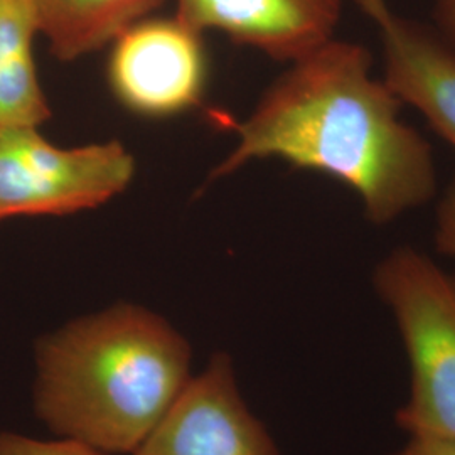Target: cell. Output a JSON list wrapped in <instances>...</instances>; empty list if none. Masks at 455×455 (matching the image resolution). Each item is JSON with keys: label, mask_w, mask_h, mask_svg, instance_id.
Returning a JSON list of instances; mask_svg holds the SVG:
<instances>
[{"label": "cell", "mask_w": 455, "mask_h": 455, "mask_svg": "<svg viewBox=\"0 0 455 455\" xmlns=\"http://www.w3.org/2000/svg\"><path fill=\"white\" fill-rule=\"evenodd\" d=\"M402 101L371 75L370 51L331 39L291 63L238 124V142L212 178L260 159L327 174L358 195L366 218L388 225L437 189L432 147L400 118Z\"/></svg>", "instance_id": "1"}, {"label": "cell", "mask_w": 455, "mask_h": 455, "mask_svg": "<svg viewBox=\"0 0 455 455\" xmlns=\"http://www.w3.org/2000/svg\"><path fill=\"white\" fill-rule=\"evenodd\" d=\"M34 411L49 430L133 454L193 378L191 346L163 315L120 302L36 346Z\"/></svg>", "instance_id": "2"}, {"label": "cell", "mask_w": 455, "mask_h": 455, "mask_svg": "<svg viewBox=\"0 0 455 455\" xmlns=\"http://www.w3.org/2000/svg\"><path fill=\"white\" fill-rule=\"evenodd\" d=\"M374 289L407 349L410 395L396 423L410 435L455 439V280L400 246L378 263Z\"/></svg>", "instance_id": "3"}, {"label": "cell", "mask_w": 455, "mask_h": 455, "mask_svg": "<svg viewBox=\"0 0 455 455\" xmlns=\"http://www.w3.org/2000/svg\"><path fill=\"white\" fill-rule=\"evenodd\" d=\"M135 159L118 140L60 147L39 127H0V221L95 210L127 191Z\"/></svg>", "instance_id": "4"}, {"label": "cell", "mask_w": 455, "mask_h": 455, "mask_svg": "<svg viewBox=\"0 0 455 455\" xmlns=\"http://www.w3.org/2000/svg\"><path fill=\"white\" fill-rule=\"evenodd\" d=\"M107 75L115 98L132 114H184L199 105L206 86L203 33L176 14L144 17L112 41Z\"/></svg>", "instance_id": "5"}, {"label": "cell", "mask_w": 455, "mask_h": 455, "mask_svg": "<svg viewBox=\"0 0 455 455\" xmlns=\"http://www.w3.org/2000/svg\"><path fill=\"white\" fill-rule=\"evenodd\" d=\"M132 455H278V449L246 407L233 361L216 353Z\"/></svg>", "instance_id": "6"}, {"label": "cell", "mask_w": 455, "mask_h": 455, "mask_svg": "<svg viewBox=\"0 0 455 455\" xmlns=\"http://www.w3.org/2000/svg\"><path fill=\"white\" fill-rule=\"evenodd\" d=\"M176 16L199 33L220 31L233 43L293 63L331 39L344 0H174Z\"/></svg>", "instance_id": "7"}, {"label": "cell", "mask_w": 455, "mask_h": 455, "mask_svg": "<svg viewBox=\"0 0 455 455\" xmlns=\"http://www.w3.org/2000/svg\"><path fill=\"white\" fill-rule=\"evenodd\" d=\"M373 20L383 49V82L417 108L455 150V48L437 31L400 16L388 0H356Z\"/></svg>", "instance_id": "8"}, {"label": "cell", "mask_w": 455, "mask_h": 455, "mask_svg": "<svg viewBox=\"0 0 455 455\" xmlns=\"http://www.w3.org/2000/svg\"><path fill=\"white\" fill-rule=\"evenodd\" d=\"M39 36L60 61H76L105 46L165 0H26Z\"/></svg>", "instance_id": "9"}, {"label": "cell", "mask_w": 455, "mask_h": 455, "mask_svg": "<svg viewBox=\"0 0 455 455\" xmlns=\"http://www.w3.org/2000/svg\"><path fill=\"white\" fill-rule=\"evenodd\" d=\"M37 36L26 0H0V127H41L52 115L34 58Z\"/></svg>", "instance_id": "10"}, {"label": "cell", "mask_w": 455, "mask_h": 455, "mask_svg": "<svg viewBox=\"0 0 455 455\" xmlns=\"http://www.w3.org/2000/svg\"><path fill=\"white\" fill-rule=\"evenodd\" d=\"M0 455H110L76 440L58 442L31 439L12 432H0Z\"/></svg>", "instance_id": "11"}, {"label": "cell", "mask_w": 455, "mask_h": 455, "mask_svg": "<svg viewBox=\"0 0 455 455\" xmlns=\"http://www.w3.org/2000/svg\"><path fill=\"white\" fill-rule=\"evenodd\" d=\"M435 243L440 253L455 260V178L440 199Z\"/></svg>", "instance_id": "12"}, {"label": "cell", "mask_w": 455, "mask_h": 455, "mask_svg": "<svg viewBox=\"0 0 455 455\" xmlns=\"http://www.w3.org/2000/svg\"><path fill=\"white\" fill-rule=\"evenodd\" d=\"M395 455H455V439L410 435L407 445Z\"/></svg>", "instance_id": "13"}, {"label": "cell", "mask_w": 455, "mask_h": 455, "mask_svg": "<svg viewBox=\"0 0 455 455\" xmlns=\"http://www.w3.org/2000/svg\"><path fill=\"white\" fill-rule=\"evenodd\" d=\"M434 16L437 33L455 48V0H437Z\"/></svg>", "instance_id": "14"}]
</instances>
